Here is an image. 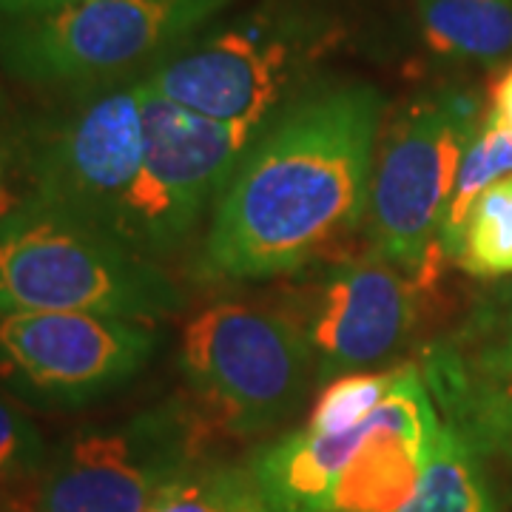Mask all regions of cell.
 Returning <instances> with one entry per match:
<instances>
[{"label": "cell", "instance_id": "cell-5", "mask_svg": "<svg viewBox=\"0 0 512 512\" xmlns=\"http://www.w3.org/2000/svg\"><path fill=\"white\" fill-rule=\"evenodd\" d=\"M180 370L211 436L254 439L291 419L316 384L313 353L291 316L222 299L183 330Z\"/></svg>", "mask_w": 512, "mask_h": 512}, {"label": "cell", "instance_id": "cell-24", "mask_svg": "<svg viewBox=\"0 0 512 512\" xmlns=\"http://www.w3.org/2000/svg\"><path fill=\"white\" fill-rule=\"evenodd\" d=\"M0 114H3V94H0Z\"/></svg>", "mask_w": 512, "mask_h": 512}, {"label": "cell", "instance_id": "cell-1", "mask_svg": "<svg viewBox=\"0 0 512 512\" xmlns=\"http://www.w3.org/2000/svg\"><path fill=\"white\" fill-rule=\"evenodd\" d=\"M384 97L367 80H313L262 123L211 208L205 282L299 274L365 225Z\"/></svg>", "mask_w": 512, "mask_h": 512}, {"label": "cell", "instance_id": "cell-3", "mask_svg": "<svg viewBox=\"0 0 512 512\" xmlns=\"http://www.w3.org/2000/svg\"><path fill=\"white\" fill-rule=\"evenodd\" d=\"M180 308V285L100 225L35 200H20L0 222V313H100L154 325Z\"/></svg>", "mask_w": 512, "mask_h": 512}, {"label": "cell", "instance_id": "cell-11", "mask_svg": "<svg viewBox=\"0 0 512 512\" xmlns=\"http://www.w3.org/2000/svg\"><path fill=\"white\" fill-rule=\"evenodd\" d=\"M160 333L151 322L100 313H0V382L40 410L100 402L154 359Z\"/></svg>", "mask_w": 512, "mask_h": 512}, {"label": "cell", "instance_id": "cell-2", "mask_svg": "<svg viewBox=\"0 0 512 512\" xmlns=\"http://www.w3.org/2000/svg\"><path fill=\"white\" fill-rule=\"evenodd\" d=\"M339 37L342 26L308 0H265L185 40L143 77L185 109L259 128L311 86Z\"/></svg>", "mask_w": 512, "mask_h": 512}, {"label": "cell", "instance_id": "cell-13", "mask_svg": "<svg viewBox=\"0 0 512 512\" xmlns=\"http://www.w3.org/2000/svg\"><path fill=\"white\" fill-rule=\"evenodd\" d=\"M439 433V407L419 362L402 365L396 387L367 419L362 439L333 481L325 512L402 510L419 490Z\"/></svg>", "mask_w": 512, "mask_h": 512}, {"label": "cell", "instance_id": "cell-21", "mask_svg": "<svg viewBox=\"0 0 512 512\" xmlns=\"http://www.w3.org/2000/svg\"><path fill=\"white\" fill-rule=\"evenodd\" d=\"M487 114L512 131V63L495 77L493 86H490V111Z\"/></svg>", "mask_w": 512, "mask_h": 512}, {"label": "cell", "instance_id": "cell-8", "mask_svg": "<svg viewBox=\"0 0 512 512\" xmlns=\"http://www.w3.org/2000/svg\"><path fill=\"white\" fill-rule=\"evenodd\" d=\"M208 439V424L183 399L80 427L49 450L35 512H148L208 458Z\"/></svg>", "mask_w": 512, "mask_h": 512}, {"label": "cell", "instance_id": "cell-14", "mask_svg": "<svg viewBox=\"0 0 512 512\" xmlns=\"http://www.w3.org/2000/svg\"><path fill=\"white\" fill-rule=\"evenodd\" d=\"M424 43L441 57L493 66L512 55V0H413Z\"/></svg>", "mask_w": 512, "mask_h": 512}, {"label": "cell", "instance_id": "cell-4", "mask_svg": "<svg viewBox=\"0 0 512 512\" xmlns=\"http://www.w3.org/2000/svg\"><path fill=\"white\" fill-rule=\"evenodd\" d=\"M231 0H60L0 15V66L49 92H89L157 66Z\"/></svg>", "mask_w": 512, "mask_h": 512}, {"label": "cell", "instance_id": "cell-18", "mask_svg": "<svg viewBox=\"0 0 512 512\" xmlns=\"http://www.w3.org/2000/svg\"><path fill=\"white\" fill-rule=\"evenodd\" d=\"M512 174V131L504 128L490 114H484L481 126L476 128L470 146L464 151V160L458 168L456 188L447 205V217L441 225V248L447 259H453L458 245L461 225L467 220L476 197L498 180Z\"/></svg>", "mask_w": 512, "mask_h": 512}, {"label": "cell", "instance_id": "cell-23", "mask_svg": "<svg viewBox=\"0 0 512 512\" xmlns=\"http://www.w3.org/2000/svg\"><path fill=\"white\" fill-rule=\"evenodd\" d=\"M60 0H0V15H20V12H35L55 6Z\"/></svg>", "mask_w": 512, "mask_h": 512}, {"label": "cell", "instance_id": "cell-6", "mask_svg": "<svg viewBox=\"0 0 512 512\" xmlns=\"http://www.w3.org/2000/svg\"><path fill=\"white\" fill-rule=\"evenodd\" d=\"M3 151L35 200L114 234L146 160L143 77L74 92L63 109L9 131Z\"/></svg>", "mask_w": 512, "mask_h": 512}, {"label": "cell", "instance_id": "cell-19", "mask_svg": "<svg viewBox=\"0 0 512 512\" xmlns=\"http://www.w3.org/2000/svg\"><path fill=\"white\" fill-rule=\"evenodd\" d=\"M46 458L49 447L32 419L0 396V504L6 510L23 512V501L35 507Z\"/></svg>", "mask_w": 512, "mask_h": 512}, {"label": "cell", "instance_id": "cell-10", "mask_svg": "<svg viewBox=\"0 0 512 512\" xmlns=\"http://www.w3.org/2000/svg\"><path fill=\"white\" fill-rule=\"evenodd\" d=\"M143 109L146 160L114 222V237L160 265L194 237L259 128L185 109L154 92L146 77Z\"/></svg>", "mask_w": 512, "mask_h": 512}, {"label": "cell", "instance_id": "cell-12", "mask_svg": "<svg viewBox=\"0 0 512 512\" xmlns=\"http://www.w3.org/2000/svg\"><path fill=\"white\" fill-rule=\"evenodd\" d=\"M419 367L441 421L512 484V282L427 342Z\"/></svg>", "mask_w": 512, "mask_h": 512}, {"label": "cell", "instance_id": "cell-17", "mask_svg": "<svg viewBox=\"0 0 512 512\" xmlns=\"http://www.w3.org/2000/svg\"><path fill=\"white\" fill-rule=\"evenodd\" d=\"M148 512H268L245 464L205 458L174 481Z\"/></svg>", "mask_w": 512, "mask_h": 512}, {"label": "cell", "instance_id": "cell-20", "mask_svg": "<svg viewBox=\"0 0 512 512\" xmlns=\"http://www.w3.org/2000/svg\"><path fill=\"white\" fill-rule=\"evenodd\" d=\"M399 367L362 370V373H348V376L328 382L322 396L313 404L305 427L333 436V433H348L353 427L365 424L379 410V404L390 396V390L396 387Z\"/></svg>", "mask_w": 512, "mask_h": 512}, {"label": "cell", "instance_id": "cell-7", "mask_svg": "<svg viewBox=\"0 0 512 512\" xmlns=\"http://www.w3.org/2000/svg\"><path fill=\"white\" fill-rule=\"evenodd\" d=\"M484 114L473 92L439 89L410 100L379 137L367 197V251L439 276L441 225L458 168Z\"/></svg>", "mask_w": 512, "mask_h": 512}, {"label": "cell", "instance_id": "cell-15", "mask_svg": "<svg viewBox=\"0 0 512 512\" xmlns=\"http://www.w3.org/2000/svg\"><path fill=\"white\" fill-rule=\"evenodd\" d=\"M399 512H501V501L487 464L441 421L419 490Z\"/></svg>", "mask_w": 512, "mask_h": 512}, {"label": "cell", "instance_id": "cell-22", "mask_svg": "<svg viewBox=\"0 0 512 512\" xmlns=\"http://www.w3.org/2000/svg\"><path fill=\"white\" fill-rule=\"evenodd\" d=\"M18 202L20 194H15L12 183H9V160H6V151H3V140H0V222L18 208Z\"/></svg>", "mask_w": 512, "mask_h": 512}, {"label": "cell", "instance_id": "cell-16", "mask_svg": "<svg viewBox=\"0 0 512 512\" xmlns=\"http://www.w3.org/2000/svg\"><path fill=\"white\" fill-rule=\"evenodd\" d=\"M453 262L476 279L512 276V174L478 194L461 225Z\"/></svg>", "mask_w": 512, "mask_h": 512}, {"label": "cell", "instance_id": "cell-9", "mask_svg": "<svg viewBox=\"0 0 512 512\" xmlns=\"http://www.w3.org/2000/svg\"><path fill=\"white\" fill-rule=\"evenodd\" d=\"M293 276L282 311L302 330L322 384L399 359L419 328L424 296L436 288L433 274L407 271L370 251L319 259Z\"/></svg>", "mask_w": 512, "mask_h": 512}, {"label": "cell", "instance_id": "cell-25", "mask_svg": "<svg viewBox=\"0 0 512 512\" xmlns=\"http://www.w3.org/2000/svg\"><path fill=\"white\" fill-rule=\"evenodd\" d=\"M0 512H9V510H6V507H3V504H0Z\"/></svg>", "mask_w": 512, "mask_h": 512}]
</instances>
